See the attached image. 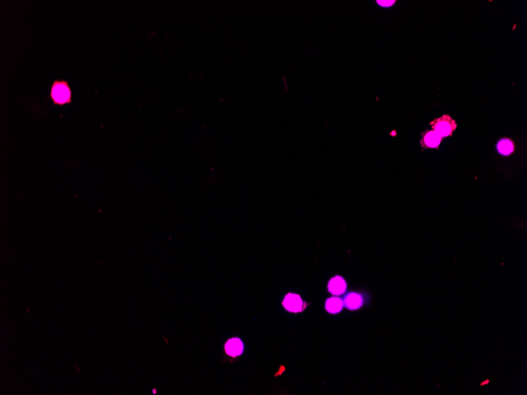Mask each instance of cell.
I'll use <instances>...</instances> for the list:
<instances>
[{
	"instance_id": "cell-1",
	"label": "cell",
	"mask_w": 527,
	"mask_h": 395,
	"mask_svg": "<svg viewBox=\"0 0 527 395\" xmlns=\"http://www.w3.org/2000/svg\"><path fill=\"white\" fill-rule=\"evenodd\" d=\"M51 100L55 105L63 106L72 102V91L68 81L57 79L53 81L50 90Z\"/></svg>"
},
{
	"instance_id": "cell-2",
	"label": "cell",
	"mask_w": 527,
	"mask_h": 395,
	"mask_svg": "<svg viewBox=\"0 0 527 395\" xmlns=\"http://www.w3.org/2000/svg\"><path fill=\"white\" fill-rule=\"evenodd\" d=\"M430 125L434 131L437 133L440 138L450 137L457 127L455 121L448 115H444L435 119L430 123Z\"/></svg>"
},
{
	"instance_id": "cell-3",
	"label": "cell",
	"mask_w": 527,
	"mask_h": 395,
	"mask_svg": "<svg viewBox=\"0 0 527 395\" xmlns=\"http://www.w3.org/2000/svg\"><path fill=\"white\" fill-rule=\"evenodd\" d=\"M304 302L300 296L295 293H288L283 302V305L288 312H295V313L302 312L304 308Z\"/></svg>"
},
{
	"instance_id": "cell-4",
	"label": "cell",
	"mask_w": 527,
	"mask_h": 395,
	"mask_svg": "<svg viewBox=\"0 0 527 395\" xmlns=\"http://www.w3.org/2000/svg\"><path fill=\"white\" fill-rule=\"evenodd\" d=\"M442 138L434 130H426L421 134V145L424 148H437Z\"/></svg>"
},
{
	"instance_id": "cell-5",
	"label": "cell",
	"mask_w": 527,
	"mask_h": 395,
	"mask_svg": "<svg viewBox=\"0 0 527 395\" xmlns=\"http://www.w3.org/2000/svg\"><path fill=\"white\" fill-rule=\"evenodd\" d=\"M224 349L227 355L232 358H236L243 353L244 344L238 338H233L226 342Z\"/></svg>"
},
{
	"instance_id": "cell-6",
	"label": "cell",
	"mask_w": 527,
	"mask_h": 395,
	"mask_svg": "<svg viewBox=\"0 0 527 395\" xmlns=\"http://www.w3.org/2000/svg\"><path fill=\"white\" fill-rule=\"evenodd\" d=\"M327 289L332 295H341L344 292L346 291V281L343 277L336 275L329 281L328 285H327Z\"/></svg>"
},
{
	"instance_id": "cell-7",
	"label": "cell",
	"mask_w": 527,
	"mask_h": 395,
	"mask_svg": "<svg viewBox=\"0 0 527 395\" xmlns=\"http://www.w3.org/2000/svg\"><path fill=\"white\" fill-rule=\"evenodd\" d=\"M344 305L346 306L348 309H359L361 306L363 305V299L362 296L359 293H350L344 298Z\"/></svg>"
},
{
	"instance_id": "cell-8",
	"label": "cell",
	"mask_w": 527,
	"mask_h": 395,
	"mask_svg": "<svg viewBox=\"0 0 527 395\" xmlns=\"http://www.w3.org/2000/svg\"><path fill=\"white\" fill-rule=\"evenodd\" d=\"M496 149L499 153L502 156H508L511 154L515 150V144L513 143L512 140L509 138H503L500 140L496 144Z\"/></svg>"
},
{
	"instance_id": "cell-9",
	"label": "cell",
	"mask_w": 527,
	"mask_h": 395,
	"mask_svg": "<svg viewBox=\"0 0 527 395\" xmlns=\"http://www.w3.org/2000/svg\"><path fill=\"white\" fill-rule=\"evenodd\" d=\"M344 306V302L339 298H330L325 302V309L331 314L341 312Z\"/></svg>"
},
{
	"instance_id": "cell-10",
	"label": "cell",
	"mask_w": 527,
	"mask_h": 395,
	"mask_svg": "<svg viewBox=\"0 0 527 395\" xmlns=\"http://www.w3.org/2000/svg\"><path fill=\"white\" fill-rule=\"evenodd\" d=\"M381 6H390L394 3L395 1H377Z\"/></svg>"
}]
</instances>
